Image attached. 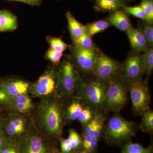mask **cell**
Wrapping results in <instances>:
<instances>
[{"mask_svg": "<svg viewBox=\"0 0 153 153\" xmlns=\"http://www.w3.org/2000/svg\"><path fill=\"white\" fill-rule=\"evenodd\" d=\"M65 117L62 105L54 99L45 100L38 109L39 124L42 129L52 136L61 135Z\"/></svg>", "mask_w": 153, "mask_h": 153, "instance_id": "obj_1", "label": "cell"}, {"mask_svg": "<svg viewBox=\"0 0 153 153\" xmlns=\"http://www.w3.org/2000/svg\"><path fill=\"white\" fill-rule=\"evenodd\" d=\"M57 90L59 96L69 97L77 92L84 80L71 57L60 63L56 69Z\"/></svg>", "mask_w": 153, "mask_h": 153, "instance_id": "obj_2", "label": "cell"}, {"mask_svg": "<svg viewBox=\"0 0 153 153\" xmlns=\"http://www.w3.org/2000/svg\"><path fill=\"white\" fill-rule=\"evenodd\" d=\"M136 127L135 123L127 120L117 113H115L104 124L102 134L109 142L121 143L134 136Z\"/></svg>", "mask_w": 153, "mask_h": 153, "instance_id": "obj_3", "label": "cell"}, {"mask_svg": "<svg viewBox=\"0 0 153 153\" xmlns=\"http://www.w3.org/2000/svg\"><path fill=\"white\" fill-rule=\"evenodd\" d=\"M107 82L95 78L83 81L76 92L78 99L85 106L94 112L105 110V96Z\"/></svg>", "mask_w": 153, "mask_h": 153, "instance_id": "obj_4", "label": "cell"}, {"mask_svg": "<svg viewBox=\"0 0 153 153\" xmlns=\"http://www.w3.org/2000/svg\"><path fill=\"white\" fill-rule=\"evenodd\" d=\"M128 85L121 78L107 82L105 96V110L120 112L127 102Z\"/></svg>", "mask_w": 153, "mask_h": 153, "instance_id": "obj_5", "label": "cell"}, {"mask_svg": "<svg viewBox=\"0 0 153 153\" xmlns=\"http://www.w3.org/2000/svg\"><path fill=\"white\" fill-rule=\"evenodd\" d=\"M123 64L99 49L92 74L95 78L107 82L120 78Z\"/></svg>", "mask_w": 153, "mask_h": 153, "instance_id": "obj_6", "label": "cell"}, {"mask_svg": "<svg viewBox=\"0 0 153 153\" xmlns=\"http://www.w3.org/2000/svg\"><path fill=\"white\" fill-rule=\"evenodd\" d=\"M134 114L141 116L150 108L151 94L147 78L142 79L128 85Z\"/></svg>", "mask_w": 153, "mask_h": 153, "instance_id": "obj_7", "label": "cell"}, {"mask_svg": "<svg viewBox=\"0 0 153 153\" xmlns=\"http://www.w3.org/2000/svg\"><path fill=\"white\" fill-rule=\"evenodd\" d=\"M56 83V70L50 68L32 84L29 92L34 97L44 100L52 99L58 96Z\"/></svg>", "mask_w": 153, "mask_h": 153, "instance_id": "obj_8", "label": "cell"}, {"mask_svg": "<svg viewBox=\"0 0 153 153\" xmlns=\"http://www.w3.org/2000/svg\"><path fill=\"white\" fill-rule=\"evenodd\" d=\"M144 74V54L131 51L123 64L120 78L128 85L143 79Z\"/></svg>", "mask_w": 153, "mask_h": 153, "instance_id": "obj_9", "label": "cell"}, {"mask_svg": "<svg viewBox=\"0 0 153 153\" xmlns=\"http://www.w3.org/2000/svg\"><path fill=\"white\" fill-rule=\"evenodd\" d=\"M71 57L80 71L86 74H92L99 49L97 47L87 49L69 45Z\"/></svg>", "mask_w": 153, "mask_h": 153, "instance_id": "obj_10", "label": "cell"}, {"mask_svg": "<svg viewBox=\"0 0 153 153\" xmlns=\"http://www.w3.org/2000/svg\"><path fill=\"white\" fill-rule=\"evenodd\" d=\"M31 126V122L29 118L24 114L17 113L11 114L3 124L6 134L14 138L26 134L30 130Z\"/></svg>", "mask_w": 153, "mask_h": 153, "instance_id": "obj_11", "label": "cell"}, {"mask_svg": "<svg viewBox=\"0 0 153 153\" xmlns=\"http://www.w3.org/2000/svg\"><path fill=\"white\" fill-rule=\"evenodd\" d=\"M31 85V83L27 81L14 78L0 81V85L12 98L28 93Z\"/></svg>", "mask_w": 153, "mask_h": 153, "instance_id": "obj_12", "label": "cell"}, {"mask_svg": "<svg viewBox=\"0 0 153 153\" xmlns=\"http://www.w3.org/2000/svg\"><path fill=\"white\" fill-rule=\"evenodd\" d=\"M102 112H94L91 120L83 125V133L99 140L102 135L105 117Z\"/></svg>", "mask_w": 153, "mask_h": 153, "instance_id": "obj_13", "label": "cell"}, {"mask_svg": "<svg viewBox=\"0 0 153 153\" xmlns=\"http://www.w3.org/2000/svg\"><path fill=\"white\" fill-rule=\"evenodd\" d=\"M125 33L133 51L142 53L147 50L149 47L146 38L138 28L132 27Z\"/></svg>", "mask_w": 153, "mask_h": 153, "instance_id": "obj_14", "label": "cell"}, {"mask_svg": "<svg viewBox=\"0 0 153 153\" xmlns=\"http://www.w3.org/2000/svg\"><path fill=\"white\" fill-rule=\"evenodd\" d=\"M106 19L111 25L125 33L133 27L128 15L121 9L111 13Z\"/></svg>", "mask_w": 153, "mask_h": 153, "instance_id": "obj_15", "label": "cell"}, {"mask_svg": "<svg viewBox=\"0 0 153 153\" xmlns=\"http://www.w3.org/2000/svg\"><path fill=\"white\" fill-rule=\"evenodd\" d=\"M8 106L16 112L15 113L24 114L32 110L33 108L32 100L28 93L23 94L12 98Z\"/></svg>", "mask_w": 153, "mask_h": 153, "instance_id": "obj_16", "label": "cell"}, {"mask_svg": "<svg viewBox=\"0 0 153 153\" xmlns=\"http://www.w3.org/2000/svg\"><path fill=\"white\" fill-rule=\"evenodd\" d=\"M134 0H94V8L97 12L112 13Z\"/></svg>", "mask_w": 153, "mask_h": 153, "instance_id": "obj_17", "label": "cell"}, {"mask_svg": "<svg viewBox=\"0 0 153 153\" xmlns=\"http://www.w3.org/2000/svg\"><path fill=\"white\" fill-rule=\"evenodd\" d=\"M26 140L24 153H47L46 144L38 135H30Z\"/></svg>", "mask_w": 153, "mask_h": 153, "instance_id": "obj_18", "label": "cell"}, {"mask_svg": "<svg viewBox=\"0 0 153 153\" xmlns=\"http://www.w3.org/2000/svg\"><path fill=\"white\" fill-rule=\"evenodd\" d=\"M68 28L72 42L78 39L86 32V27L78 22L70 11L66 13Z\"/></svg>", "mask_w": 153, "mask_h": 153, "instance_id": "obj_19", "label": "cell"}, {"mask_svg": "<svg viewBox=\"0 0 153 153\" xmlns=\"http://www.w3.org/2000/svg\"><path fill=\"white\" fill-rule=\"evenodd\" d=\"M18 27V20L13 14L6 10H0V27L1 32L14 31Z\"/></svg>", "mask_w": 153, "mask_h": 153, "instance_id": "obj_20", "label": "cell"}, {"mask_svg": "<svg viewBox=\"0 0 153 153\" xmlns=\"http://www.w3.org/2000/svg\"><path fill=\"white\" fill-rule=\"evenodd\" d=\"M85 26L88 34L92 38L96 34L104 32L111 25L107 19H101L88 23Z\"/></svg>", "mask_w": 153, "mask_h": 153, "instance_id": "obj_21", "label": "cell"}, {"mask_svg": "<svg viewBox=\"0 0 153 153\" xmlns=\"http://www.w3.org/2000/svg\"><path fill=\"white\" fill-rule=\"evenodd\" d=\"M142 120L138 126L140 130L147 133L152 134L153 132V111L150 108L142 114Z\"/></svg>", "mask_w": 153, "mask_h": 153, "instance_id": "obj_22", "label": "cell"}, {"mask_svg": "<svg viewBox=\"0 0 153 153\" xmlns=\"http://www.w3.org/2000/svg\"><path fill=\"white\" fill-rule=\"evenodd\" d=\"M84 104L79 99L74 100L68 106L65 113V117L69 121L77 119L80 113L84 108Z\"/></svg>", "mask_w": 153, "mask_h": 153, "instance_id": "obj_23", "label": "cell"}, {"mask_svg": "<svg viewBox=\"0 0 153 153\" xmlns=\"http://www.w3.org/2000/svg\"><path fill=\"white\" fill-rule=\"evenodd\" d=\"M139 29L144 36L149 48H153V23L143 21L140 23Z\"/></svg>", "mask_w": 153, "mask_h": 153, "instance_id": "obj_24", "label": "cell"}, {"mask_svg": "<svg viewBox=\"0 0 153 153\" xmlns=\"http://www.w3.org/2000/svg\"><path fill=\"white\" fill-rule=\"evenodd\" d=\"M152 146L144 148L138 143L128 142L124 146L122 153H152Z\"/></svg>", "mask_w": 153, "mask_h": 153, "instance_id": "obj_25", "label": "cell"}, {"mask_svg": "<svg viewBox=\"0 0 153 153\" xmlns=\"http://www.w3.org/2000/svg\"><path fill=\"white\" fill-rule=\"evenodd\" d=\"M145 74L148 78L152 74L153 70V48H149L144 52Z\"/></svg>", "mask_w": 153, "mask_h": 153, "instance_id": "obj_26", "label": "cell"}, {"mask_svg": "<svg viewBox=\"0 0 153 153\" xmlns=\"http://www.w3.org/2000/svg\"><path fill=\"white\" fill-rule=\"evenodd\" d=\"M46 40L50 45V47L57 52L63 53L69 46L63 41L61 38L48 36L47 37Z\"/></svg>", "mask_w": 153, "mask_h": 153, "instance_id": "obj_27", "label": "cell"}, {"mask_svg": "<svg viewBox=\"0 0 153 153\" xmlns=\"http://www.w3.org/2000/svg\"><path fill=\"white\" fill-rule=\"evenodd\" d=\"M73 45L85 49H93L97 47L94 43L92 38L88 34L87 32L80 36L78 39L73 41Z\"/></svg>", "mask_w": 153, "mask_h": 153, "instance_id": "obj_28", "label": "cell"}, {"mask_svg": "<svg viewBox=\"0 0 153 153\" xmlns=\"http://www.w3.org/2000/svg\"><path fill=\"white\" fill-rule=\"evenodd\" d=\"M82 143L83 148L87 153H92L95 150L98 140L88 135L83 133L82 136Z\"/></svg>", "mask_w": 153, "mask_h": 153, "instance_id": "obj_29", "label": "cell"}, {"mask_svg": "<svg viewBox=\"0 0 153 153\" xmlns=\"http://www.w3.org/2000/svg\"><path fill=\"white\" fill-rule=\"evenodd\" d=\"M140 6L146 14L144 22L153 23V0H142Z\"/></svg>", "mask_w": 153, "mask_h": 153, "instance_id": "obj_30", "label": "cell"}, {"mask_svg": "<svg viewBox=\"0 0 153 153\" xmlns=\"http://www.w3.org/2000/svg\"><path fill=\"white\" fill-rule=\"evenodd\" d=\"M123 8L124 12L128 15H132L136 18H139L142 19L143 21H146V14L141 7L140 5L134 6V7L125 6Z\"/></svg>", "mask_w": 153, "mask_h": 153, "instance_id": "obj_31", "label": "cell"}, {"mask_svg": "<svg viewBox=\"0 0 153 153\" xmlns=\"http://www.w3.org/2000/svg\"><path fill=\"white\" fill-rule=\"evenodd\" d=\"M63 55V53L62 52H57L50 47L46 52L45 58L50 60L54 65H58L60 64Z\"/></svg>", "mask_w": 153, "mask_h": 153, "instance_id": "obj_32", "label": "cell"}, {"mask_svg": "<svg viewBox=\"0 0 153 153\" xmlns=\"http://www.w3.org/2000/svg\"><path fill=\"white\" fill-rule=\"evenodd\" d=\"M94 113V111L92 110L88 107L85 106L78 115L76 120L84 125L91 120Z\"/></svg>", "mask_w": 153, "mask_h": 153, "instance_id": "obj_33", "label": "cell"}, {"mask_svg": "<svg viewBox=\"0 0 153 153\" xmlns=\"http://www.w3.org/2000/svg\"><path fill=\"white\" fill-rule=\"evenodd\" d=\"M68 139L70 142L72 148L76 149L82 143V139L77 133L74 129L69 130Z\"/></svg>", "mask_w": 153, "mask_h": 153, "instance_id": "obj_34", "label": "cell"}, {"mask_svg": "<svg viewBox=\"0 0 153 153\" xmlns=\"http://www.w3.org/2000/svg\"><path fill=\"white\" fill-rule=\"evenodd\" d=\"M12 98L0 85V105H8L12 101Z\"/></svg>", "mask_w": 153, "mask_h": 153, "instance_id": "obj_35", "label": "cell"}, {"mask_svg": "<svg viewBox=\"0 0 153 153\" xmlns=\"http://www.w3.org/2000/svg\"><path fill=\"white\" fill-rule=\"evenodd\" d=\"M61 148L62 152L65 153L70 152L73 149L68 139L61 140Z\"/></svg>", "mask_w": 153, "mask_h": 153, "instance_id": "obj_36", "label": "cell"}, {"mask_svg": "<svg viewBox=\"0 0 153 153\" xmlns=\"http://www.w3.org/2000/svg\"><path fill=\"white\" fill-rule=\"evenodd\" d=\"M6 140L1 130L0 131V152L5 147Z\"/></svg>", "mask_w": 153, "mask_h": 153, "instance_id": "obj_37", "label": "cell"}, {"mask_svg": "<svg viewBox=\"0 0 153 153\" xmlns=\"http://www.w3.org/2000/svg\"><path fill=\"white\" fill-rule=\"evenodd\" d=\"M0 153H17L16 151L13 148L7 147L4 148L0 152Z\"/></svg>", "mask_w": 153, "mask_h": 153, "instance_id": "obj_38", "label": "cell"}, {"mask_svg": "<svg viewBox=\"0 0 153 153\" xmlns=\"http://www.w3.org/2000/svg\"><path fill=\"white\" fill-rule=\"evenodd\" d=\"M28 4L32 6H38L41 3L42 0H27Z\"/></svg>", "mask_w": 153, "mask_h": 153, "instance_id": "obj_39", "label": "cell"}, {"mask_svg": "<svg viewBox=\"0 0 153 153\" xmlns=\"http://www.w3.org/2000/svg\"><path fill=\"white\" fill-rule=\"evenodd\" d=\"M10 1H15L21 2L25 3V4H28L27 0H8Z\"/></svg>", "mask_w": 153, "mask_h": 153, "instance_id": "obj_40", "label": "cell"}, {"mask_svg": "<svg viewBox=\"0 0 153 153\" xmlns=\"http://www.w3.org/2000/svg\"><path fill=\"white\" fill-rule=\"evenodd\" d=\"M3 122L2 119L0 117V131L1 130V128L3 126Z\"/></svg>", "mask_w": 153, "mask_h": 153, "instance_id": "obj_41", "label": "cell"}, {"mask_svg": "<svg viewBox=\"0 0 153 153\" xmlns=\"http://www.w3.org/2000/svg\"><path fill=\"white\" fill-rule=\"evenodd\" d=\"M0 32H1V27H0Z\"/></svg>", "mask_w": 153, "mask_h": 153, "instance_id": "obj_42", "label": "cell"}, {"mask_svg": "<svg viewBox=\"0 0 153 153\" xmlns=\"http://www.w3.org/2000/svg\"><path fill=\"white\" fill-rule=\"evenodd\" d=\"M91 1H94V0H91Z\"/></svg>", "mask_w": 153, "mask_h": 153, "instance_id": "obj_43", "label": "cell"}, {"mask_svg": "<svg viewBox=\"0 0 153 153\" xmlns=\"http://www.w3.org/2000/svg\"></svg>", "mask_w": 153, "mask_h": 153, "instance_id": "obj_44", "label": "cell"}]
</instances>
